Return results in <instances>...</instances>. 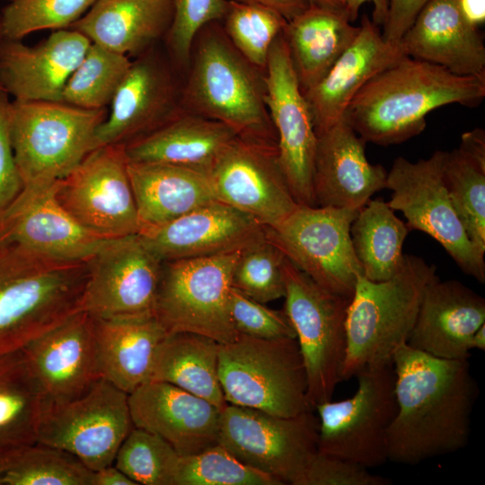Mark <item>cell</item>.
Masks as SVG:
<instances>
[{"mask_svg": "<svg viewBox=\"0 0 485 485\" xmlns=\"http://www.w3.org/2000/svg\"><path fill=\"white\" fill-rule=\"evenodd\" d=\"M392 367L397 410L388 462L416 465L464 448L479 394L469 360L436 357L405 344Z\"/></svg>", "mask_w": 485, "mask_h": 485, "instance_id": "6da1fadb", "label": "cell"}, {"mask_svg": "<svg viewBox=\"0 0 485 485\" xmlns=\"http://www.w3.org/2000/svg\"><path fill=\"white\" fill-rule=\"evenodd\" d=\"M484 97L485 74L459 75L405 57L365 84L344 119L366 142L386 146L420 134L433 110L453 103L475 107Z\"/></svg>", "mask_w": 485, "mask_h": 485, "instance_id": "7a4b0ae2", "label": "cell"}, {"mask_svg": "<svg viewBox=\"0 0 485 485\" xmlns=\"http://www.w3.org/2000/svg\"><path fill=\"white\" fill-rule=\"evenodd\" d=\"M187 69L183 110L222 122L241 138L278 146L265 102V72L234 48L220 22L198 31Z\"/></svg>", "mask_w": 485, "mask_h": 485, "instance_id": "3957f363", "label": "cell"}, {"mask_svg": "<svg viewBox=\"0 0 485 485\" xmlns=\"http://www.w3.org/2000/svg\"><path fill=\"white\" fill-rule=\"evenodd\" d=\"M87 261L0 251V355L29 342L82 310Z\"/></svg>", "mask_w": 485, "mask_h": 485, "instance_id": "277c9868", "label": "cell"}, {"mask_svg": "<svg viewBox=\"0 0 485 485\" xmlns=\"http://www.w3.org/2000/svg\"><path fill=\"white\" fill-rule=\"evenodd\" d=\"M436 266L405 254L400 271L384 281L357 278L347 319V354L342 379L370 367L392 365L396 351L407 344L424 289Z\"/></svg>", "mask_w": 485, "mask_h": 485, "instance_id": "5b68a950", "label": "cell"}, {"mask_svg": "<svg viewBox=\"0 0 485 485\" xmlns=\"http://www.w3.org/2000/svg\"><path fill=\"white\" fill-rule=\"evenodd\" d=\"M218 376L227 403L293 417L313 410L296 339L241 335L220 344Z\"/></svg>", "mask_w": 485, "mask_h": 485, "instance_id": "8992f818", "label": "cell"}, {"mask_svg": "<svg viewBox=\"0 0 485 485\" xmlns=\"http://www.w3.org/2000/svg\"><path fill=\"white\" fill-rule=\"evenodd\" d=\"M107 113L63 101H10L9 134L23 186L55 181L73 171L95 149Z\"/></svg>", "mask_w": 485, "mask_h": 485, "instance_id": "52a82bcc", "label": "cell"}, {"mask_svg": "<svg viewBox=\"0 0 485 485\" xmlns=\"http://www.w3.org/2000/svg\"><path fill=\"white\" fill-rule=\"evenodd\" d=\"M283 272L284 310L295 332L306 372L308 400L314 410L331 400L343 381L349 299L324 289L287 258Z\"/></svg>", "mask_w": 485, "mask_h": 485, "instance_id": "ba28073f", "label": "cell"}, {"mask_svg": "<svg viewBox=\"0 0 485 485\" xmlns=\"http://www.w3.org/2000/svg\"><path fill=\"white\" fill-rule=\"evenodd\" d=\"M240 251L163 261L155 317L169 333L201 334L220 344L239 336L229 295Z\"/></svg>", "mask_w": 485, "mask_h": 485, "instance_id": "9c48e42d", "label": "cell"}, {"mask_svg": "<svg viewBox=\"0 0 485 485\" xmlns=\"http://www.w3.org/2000/svg\"><path fill=\"white\" fill-rule=\"evenodd\" d=\"M359 209L298 205L266 237L324 289L350 300L363 270L350 227Z\"/></svg>", "mask_w": 485, "mask_h": 485, "instance_id": "30bf717a", "label": "cell"}, {"mask_svg": "<svg viewBox=\"0 0 485 485\" xmlns=\"http://www.w3.org/2000/svg\"><path fill=\"white\" fill-rule=\"evenodd\" d=\"M355 393L317 404L318 450L368 469L388 462L387 436L397 402L392 365L366 368L356 376Z\"/></svg>", "mask_w": 485, "mask_h": 485, "instance_id": "8fae6325", "label": "cell"}, {"mask_svg": "<svg viewBox=\"0 0 485 485\" xmlns=\"http://www.w3.org/2000/svg\"><path fill=\"white\" fill-rule=\"evenodd\" d=\"M318 432L313 410L281 417L228 403L221 413L218 444L282 485H298L318 451Z\"/></svg>", "mask_w": 485, "mask_h": 485, "instance_id": "7c38bea8", "label": "cell"}, {"mask_svg": "<svg viewBox=\"0 0 485 485\" xmlns=\"http://www.w3.org/2000/svg\"><path fill=\"white\" fill-rule=\"evenodd\" d=\"M445 156V151L437 150L417 162L397 157L386 176L388 204L403 214L410 230L434 238L464 274L484 283V255L470 241L444 182Z\"/></svg>", "mask_w": 485, "mask_h": 485, "instance_id": "4fadbf2b", "label": "cell"}, {"mask_svg": "<svg viewBox=\"0 0 485 485\" xmlns=\"http://www.w3.org/2000/svg\"><path fill=\"white\" fill-rule=\"evenodd\" d=\"M133 428L128 394L101 378L75 400L44 406L37 442L73 454L95 472L113 464Z\"/></svg>", "mask_w": 485, "mask_h": 485, "instance_id": "5bb4252c", "label": "cell"}, {"mask_svg": "<svg viewBox=\"0 0 485 485\" xmlns=\"http://www.w3.org/2000/svg\"><path fill=\"white\" fill-rule=\"evenodd\" d=\"M128 163L124 145L96 147L56 181L57 202L78 224L103 237L139 234Z\"/></svg>", "mask_w": 485, "mask_h": 485, "instance_id": "9a60e30c", "label": "cell"}, {"mask_svg": "<svg viewBox=\"0 0 485 485\" xmlns=\"http://www.w3.org/2000/svg\"><path fill=\"white\" fill-rule=\"evenodd\" d=\"M56 181L24 185L0 211V251L87 261L111 240L84 228L66 213L56 198Z\"/></svg>", "mask_w": 485, "mask_h": 485, "instance_id": "2e32d148", "label": "cell"}, {"mask_svg": "<svg viewBox=\"0 0 485 485\" xmlns=\"http://www.w3.org/2000/svg\"><path fill=\"white\" fill-rule=\"evenodd\" d=\"M87 264L83 311L100 320L155 316L163 261L139 234L110 240Z\"/></svg>", "mask_w": 485, "mask_h": 485, "instance_id": "e0dca14e", "label": "cell"}, {"mask_svg": "<svg viewBox=\"0 0 485 485\" xmlns=\"http://www.w3.org/2000/svg\"><path fill=\"white\" fill-rule=\"evenodd\" d=\"M216 200L253 217L263 227L284 220L299 205L278 157V146L236 137L207 172Z\"/></svg>", "mask_w": 485, "mask_h": 485, "instance_id": "ac0fdd59", "label": "cell"}, {"mask_svg": "<svg viewBox=\"0 0 485 485\" xmlns=\"http://www.w3.org/2000/svg\"><path fill=\"white\" fill-rule=\"evenodd\" d=\"M266 106L278 137V157L299 205L315 206L313 174L317 135L283 32L275 40L265 69Z\"/></svg>", "mask_w": 485, "mask_h": 485, "instance_id": "d6986e66", "label": "cell"}, {"mask_svg": "<svg viewBox=\"0 0 485 485\" xmlns=\"http://www.w3.org/2000/svg\"><path fill=\"white\" fill-rule=\"evenodd\" d=\"M22 350L44 406L75 400L101 378L93 318L83 310Z\"/></svg>", "mask_w": 485, "mask_h": 485, "instance_id": "ffe728a7", "label": "cell"}, {"mask_svg": "<svg viewBox=\"0 0 485 485\" xmlns=\"http://www.w3.org/2000/svg\"><path fill=\"white\" fill-rule=\"evenodd\" d=\"M181 90L171 70L154 56L132 62L96 131L95 148L126 146L163 125L182 110Z\"/></svg>", "mask_w": 485, "mask_h": 485, "instance_id": "44dd1931", "label": "cell"}, {"mask_svg": "<svg viewBox=\"0 0 485 485\" xmlns=\"http://www.w3.org/2000/svg\"><path fill=\"white\" fill-rule=\"evenodd\" d=\"M133 425L152 432L181 456L218 444L222 410L170 383L151 380L128 394Z\"/></svg>", "mask_w": 485, "mask_h": 485, "instance_id": "7402d4cb", "label": "cell"}, {"mask_svg": "<svg viewBox=\"0 0 485 485\" xmlns=\"http://www.w3.org/2000/svg\"><path fill=\"white\" fill-rule=\"evenodd\" d=\"M91 41L73 29L57 30L28 46L0 40V85L17 101H62V93Z\"/></svg>", "mask_w": 485, "mask_h": 485, "instance_id": "603a6c76", "label": "cell"}, {"mask_svg": "<svg viewBox=\"0 0 485 485\" xmlns=\"http://www.w3.org/2000/svg\"><path fill=\"white\" fill-rule=\"evenodd\" d=\"M405 57L401 44L386 41L379 26L363 15L352 43L317 84L303 92L316 135L343 119L348 105L365 84Z\"/></svg>", "mask_w": 485, "mask_h": 485, "instance_id": "cb8c5ba5", "label": "cell"}, {"mask_svg": "<svg viewBox=\"0 0 485 485\" xmlns=\"http://www.w3.org/2000/svg\"><path fill=\"white\" fill-rule=\"evenodd\" d=\"M263 234L253 217L213 200L139 236L159 260L169 261L241 250Z\"/></svg>", "mask_w": 485, "mask_h": 485, "instance_id": "d4e9b609", "label": "cell"}, {"mask_svg": "<svg viewBox=\"0 0 485 485\" xmlns=\"http://www.w3.org/2000/svg\"><path fill=\"white\" fill-rule=\"evenodd\" d=\"M366 143L345 119L317 136L313 174L315 206L360 209L385 189L387 171L367 160Z\"/></svg>", "mask_w": 485, "mask_h": 485, "instance_id": "484cf974", "label": "cell"}, {"mask_svg": "<svg viewBox=\"0 0 485 485\" xmlns=\"http://www.w3.org/2000/svg\"><path fill=\"white\" fill-rule=\"evenodd\" d=\"M484 323L485 299L436 274L424 289L407 345L439 358L469 360L471 338Z\"/></svg>", "mask_w": 485, "mask_h": 485, "instance_id": "4316f807", "label": "cell"}, {"mask_svg": "<svg viewBox=\"0 0 485 485\" xmlns=\"http://www.w3.org/2000/svg\"><path fill=\"white\" fill-rule=\"evenodd\" d=\"M407 57L459 75L485 74V46L459 0H430L401 38Z\"/></svg>", "mask_w": 485, "mask_h": 485, "instance_id": "83f0119b", "label": "cell"}, {"mask_svg": "<svg viewBox=\"0 0 485 485\" xmlns=\"http://www.w3.org/2000/svg\"><path fill=\"white\" fill-rule=\"evenodd\" d=\"M172 16V0H96L70 29L129 57L146 51L166 35Z\"/></svg>", "mask_w": 485, "mask_h": 485, "instance_id": "f1b7e54d", "label": "cell"}, {"mask_svg": "<svg viewBox=\"0 0 485 485\" xmlns=\"http://www.w3.org/2000/svg\"><path fill=\"white\" fill-rule=\"evenodd\" d=\"M237 135L222 122L181 110L147 135L125 146L129 162L162 163L207 174Z\"/></svg>", "mask_w": 485, "mask_h": 485, "instance_id": "f546056e", "label": "cell"}, {"mask_svg": "<svg viewBox=\"0 0 485 485\" xmlns=\"http://www.w3.org/2000/svg\"><path fill=\"white\" fill-rule=\"evenodd\" d=\"M101 377L127 392L152 380L167 330L155 316L94 319Z\"/></svg>", "mask_w": 485, "mask_h": 485, "instance_id": "4dcf8cb0", "label": "cell"}, {"mask_svg": "<svg viewBox=\"0 0 485 485\" xmlns=\"http://www.w3.org/2000/svg\"><path fill=\"white\" fill-rule=\"evenodd\" d=\"M128 172L141 225L140 234L216 200L207 174L191 168L128 161Z\"/></svg>", "mask_w": 485, "mask_h": 485, "instance_id": "1f68e13d", "label": "cell"}, {"mask_svg": "<svg viewBox=\"0 0 485 485\" xmlns=\"http://www.w3.org/2000/svg\"><path fill=\"white\" fill-rule=\"evenodd\" d=\"M346 13L310 5L288 21L283 36L302 92L317 84L359 31Z\"/></svg>", "mask_w": 485, "mask_h": 485, "instance_id": "d6a6232c", "label": "cell"}, {"mask_svg": "<svg viewBox=\"0 0 485 485\" xmlns=\"http://www.w3.org/2000/svg\"><path fill=\"white\" fill-rule=\"evenodd\" d=\"M219 346L201 334L168 333L158 348L152 380L170 383L223 410L228 403L218 376Z\"/></svg>", "mask_w": 485, "mask_h": 485, "instance_id": "836d02e7", "label": "cell"}, {"mask_svg": "<svg viewBox=\"0 0 485 485\" xmlns=\"http://www.w3.org/2000/svg\"><path fill=\"white\" fill-rule=\"evenodd\" d=\"M410 231L383 198L369 199L359 209L350 227V238L366 278L384 281L400 271Z\"/></svg>", "mask_w": 485, "mask_h": 485, "instance_id": "e575fe53", "label": "cell"}, {"mask_svg": "<svg viewBox=\"0 0 485 485\" xmlns=\"http://www.w3.org/2000/svg\"><path fill=\"white\" fill-rule=\"evenodd\" d=\"M43 408L22 350L0 355V458L37 442Z\"/></svg>", "mask_w": 485, "mask_h": 485, "instance_id": "d590c367", "label": "cell"}, {"mask_svg": "<svg viewBox=\"0 0 485 485\" xmlns=\"http://www.w3.org/2000/svg\"><path fill=\"white\" fill-rule=\"evenodd\" d=\"M93 475L73 454L40 442L0 458V485H92Z\"/></svg>", "mask_w": 485, "mask_h": 485, "instance_id": "8d00e7d4", "label": "cell"}, {"mask_svg": "<svg viewBox=\"0 0 485 485\" xmlns=\"http://www.w3.org/2000/svg\"><path fill=\"white\" fill-rule=\"evenodd\" d=\"M443 179L452 205L472 244L485 253V159L460 146L445 152Z\"/></svg>", "mask_w": 485, "mask_h": 485, "instance_id": "74e56055", "label": "cell"}, {"mask_svg": "<svg viewBox=\"0 0 485 485\" xmlns=\"http://www.w3.org/2000/svg\"><path fill=\"white\" fill-rule=\"evenodd\" d=\"M131 64L128 56L91 42L66 84L62 101L83 109H105Z\"/></svg>", "mask_w": 485, "mask_h": 485, "instance_id": "f35d334b", "label": "cell"}, {"mask_svg": "<svg viewBox=\"0 0 485 485\" xmlns=\"http://www.w3.org/2000/svg\"><path fill=\"white\" fill-rule=\"evenodd\" d=\"M222 22L234 48L251 64L265 72L271 46L287 21L269 8L229 0Z\"/></svg>", "mask_w": 485, "mask_h": 485, "instance_id": "ab89813d", "label": "cell"}, {"mask_svg": "<svg viewBox=\"0 0 485 485\" xmlns=\"http://www.w3.org/2000/svg\"><path fill=\"white\" fill-rule=\"evenodd\" d=\"M181 455L159 436L134 427L113 464L137 485H174Z\"/></svg>", "mask_w": 485, "mask_h": 485, "instance_id": "60d3db41", "label": "cell"}, {"mask_svg": "<svg viewBox=\"0 0 485 485\" xmlns=\"http://www.w3.org/2000/svg\"><path fill=\"white\" fill-rule=\"evenodd\" d=\"M286 256L264 234L241 249L232 287L250 298L267 304L285 295Z\"/></svg>", "mask_w": 485, "mask_h": 485, "instance_id": "b9f144b4", "label": "cell"}, {"mask_svg": "<svg viewBox=\"0 0 485 485\" xmlns=\"http://www.w3.org/2000/svg\"><path fill=\"white\" fill-rule=\"evenodd\" d=\"M96 0H12L0 12L3 40H21L41 30L70 28Z\"/></svg>", "mask_w": 485, "mask_h": 485, "instance_id": "7bdbcfd3", "label": "cell"}, {"mask_svg": "<svg viewBox=\"0 0 485 485\" xmlns=\"http://www.w3.org/2000/svg\"><path fill=\"white\" fill-rule=\"evenodd\" d=\"M174 485H282L249 467L219 444L180 457Z\"/></svg>", "mask_w": 485, "mask_h": 485, "instance_id": "ee69618b", "label": "cell"}, {"mask_svg": "<svg viewBox=\"0 0 485 485\" xmlns=\"http://www.w3.org/2000/svg\"><path fill=\"white\" fill-rule=\"evenodd\" d=\"M173 16L166 33L167 46L175 63L188 68L193 42L207 23L222 22L227 0H172Z\"/></svg>", "mask_w": 485, "mask_h": 485, "instance_id": "f6af8a7d", "label": "cell"}, {"mask_svg": "<svg viewBox=\"0 0 485 485\" xmlns=\"http://www.w3.org/2000/svg\"><path fill=\"white\" fill-rule=\"evenodd\" d=\"M229 313L238 334L260 340L295 339V330L284 309H270L233 287Z\"/></svg>", "mask_w": 485, "mask_h": 485, "instance_id": "bcb514c9", "label": "cell"}, {"mask_svg": "<svg viewBox=\"0 0 485 485\" xmlns=\"http://www.w3.org/2000/svg\"><path fill=\"white\" fill-rule=\"evenodd\" d=\"M391 481L353 461L317 451L298 485H388Z\"/></svg>", "mask_w": 485, "mask_h": 485, "instance_id": "7dc6e473", "label": "cell"}, {"mask_svg": "<svg viewBox=\"0 0 485 485\" xmlns=\"http://www.w3.org/2000/svg\"><path fill=\"white\" fill-rule=\"evenodd\" d=\"M8 94L0 88V211L22 190L9 134Z\"/></svg>", "mask_w": 485, "mask_h": 485, "instance_id": "c3c4849f", "label": "cell"}, {"mask_svg": "<svg viewBox=\"0 0 485 485\" xmlns=\"http://www.w3.org/2000/svg\"><path fill=\"white\" fill-rule=\"evenodd\" d=\"M430 0H389L382 35L392 44H400L419 12Z\"/></svg>", "mask_w": 485, "mask_h": 485, "instance_id": "681fc988", "label": "cell"}, {"mask_svg": "<svg viewBox=\"0 0 485 485\" xmlns=\"http://www.w3.org/2000/svg\"><path fill=\"white\" fill-rule=\"evenodd\" d=\"M241 3L261 5L276 11L287 22L305 11L309 4L307 0H235Z\"/></svg>", "mask_w": 485, "mask_h": 485, "instance_id": "f907efd6", "label": "cell"}, {"mask_svg": "<svg viewBox=\"0 0 485 485\" xmlns=\"http://www.w3.org/2000/svg\"><path fill=\"white\" fill-rule=\"evenodd\" d=\"M366 2L373 4L372 22L377 26L385 22L389 0H344V11L348 20L353 22L357 20L360 6Z\"/></svg>", "mask_w": 485, "mask_h": 485, "instance_id": "816d5d0a", "label": "cell"}, {"mask_svg": "<svg viewBox=\"0 0 485 485\" xmlns=\"http://www.w3.org/2000/svg\"><path fill=\"white\" fill-rule=\"evenodd\" d=\"M92 485H137L114 464L93 472Z\"/></svg>", "mask_w": 485, "mask_h": 485, "instance_id": "f5cc1de1", "label": "cell"}, {"mask_svg": "<svg viewBox=\"0 0 485 485\" xmlns=\"http://www.w3.org/2000/svg\"><path fill=\"white\" fill-rule=\"evenodd\" d=\"M461 9L465 17L478 25L485 21V0H459Z\"/></svg>", "mask_w": 485, "mask_h": 485, "instance_id": "db71d44e", "label": "cell"}, {"mask_svg": "<svg viewBox=\"0 0 485 485\" xmlns=\"http://www.w3.org/2000/svg\"><path fill=\"white\" fill-rule=\"evenodd\" d=\"M471 349L485 350V323L479 327L470 340Z\"/></svg>", "mask_w": 485, "mask_h": 485, "instance_id": "11a10c76", "label": "cell"}, {"mask_svg": "<svg viewBox=\"0 0 485 485\" xmlns=\"http://www.w3.org/2000/svg\"><path fill=\"white\" fill-rule=\"evenodd\" d=\"M307 2L310 5L344 11V0H307Z\"/></svg>", "mask_w": 485, "mask_h": 485, "instance_id": "9f6ffc18", "label": "cell"}, {"mask_svg": "<svg viewBox=\"0 0 485 485\" xmlns=\"http://www.w3.org/2000/svg\"><path fill=\"white\" fill-rule=\"evenodd\" d=\"M0 18H1V16H0ZM1 39H2V38H1V33H0V40H1ZM0 88H2L1 85H0ZM2 89H3V88H2Z\"/></svg>", "mask_w": 485, "mask_h": 485, "instance_id": "6f0895ef", "label": "cell"}, {"mask_svg": "<svg viewBox=\"0 0 485 485\" xmlns=\"http://www.w3.org/2000/svg\"><path fill=\"white\" fill-rule=\"evenodd\" d=\"M9 1H12V0H9Z\"/></svg>", "mask_w": 485, "mask_h": 485, "instance_id": "680465c9", "label": "cell"}]
</instances>
